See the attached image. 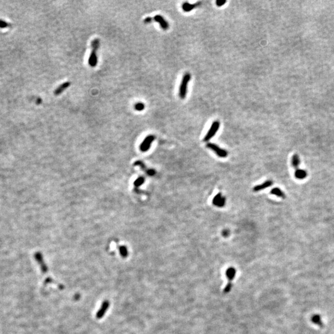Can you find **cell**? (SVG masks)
I'll use <instances>...</instances> for the list:
<instances>
[{"label":"cell","mask_w":334,"mask_h":334,"mask_svg":"<svg viewBox=\"0 0 334 334\" xmlns=\"http://www.w3.org/2000/svg\"><path fill=\"white\" fill-rule=\"evenodd\" d=\"M312 322H313L314 323L320 325V326H321V325H322V321H321V319H320V317L319 315L314 316L313 317H312Z\"/></svg>","instance_id":"18"},{"label":"cell","mask_w":334,"mask_h":334,"mask_svg":"<svg viewBox=\"0 0 334 334\" xmlns=\"http://www.w3.org/2000/svg\"><path fill=\"white\" fill-rule=\"evenodd\" d=\"M272 184H273V183H272V181H270V180L266 181L263 184L257 185V186H255L254 188H253V191H255V192H258V191H262V190L265 189L267 188L270 186H271Z\"/></svg>","instance_id":"11"},{"label":"cell","mask_w":334,"mask_h":334,"mask_svg":"<svg viewBox=\"0 0 334 334\" xmlns=\"http://www.w3.org/2000/svg\"><path fill=\"white\" fill-rule=\"evenodd\" d=\"M219 127H220V122L217 121H214L212 123V126H211L210 128L209 129V131L207 132V134L205 135V136L204 137V141L207 142V141H209V140H210V139H212L217 133L218 130L219 129Z\"/></svg>","instance_id":"5"},{"label":"cell","mask_w":334,"mask_h":334,"mask_svg":"<svg viewBox=\"0 0 334 334\" xmlns=\"http://www.w3.org/2000/svg\"><path fill=\"white\" fill-rule=\"evenodd\" d=\"M207 147L209 149L213 150L215 153V154H216L217 156H218L219 157L225 158L227 157V155H228L227 151H226L225 150L222 149V148L219 147L217 145L215 144H214V143L207 144Z\"/></svg>","instance_id":"4"},{"label":"cell","mask_w":334,"mask_h":334,"mask_svg":"<svg viewBox=\"0 0 334 334\" xmlns=\"http://www.w3.org/2000/svg\"><path fill=\"white\" fill-rule=\"evenodd\" d=\"M270 193H271L272 194H273V195H275L278 197H282L283 199L285 198V194L284 193V192H283L281 189H280L278 188H275L272 189Z\"/></svg>","instance_id":"15"},{"label":"cell","mask_w":334,"mask_h":334,"mask_svg":"<svg viewBox=\"0 0 334 334\" xmlns=\"http://www.w3.org/2000/svg\"><path fill=\"white\" fill-rule=\"evenodd\" d=\"M191 74L189 73H186L182 79L179 89V96L181 99H184L186 97L188 83L190 79H191Z\"/></svg>","instance_id":"2"},{"label":"cell","mask_w":334,"mask_h":334,"mask_svg":"<svg viewBox=\"0 0 334 334\" xmlns=\"http://www.w3.org/2000/svg\"><path fill=\"white\" fill-rule=\"evenodd\" d=\"M307 176V173L305 170H300V169H297V171L295 172V177L298 179L303 180Z\"/></svg>","instance_id":"14"},{"label":"cell","mask_w":334,"mask_h":334,"mask_svg":"<svg viewBox=\"0 0 334 334\" xmlns=\"http://www.w3.org/2000/svg\"><path fill=\"white\" fill-rule=\"evenodd\" d=\"M227 3L226 1H221V0H217L216 1V5L218 7H220L222 6L223 5H224V4H225Z\"/></svg>","instance_id":"22"},{"label":"cell","mask_w":334,"mask_h":334,"mask_svg":"<svg viewBox=\"0 0 334 334\" xmlns=\"http://www.w3.org/2000/svg\"><path fill=\"white\" fill-rule=\"evenodd\" d=\"M226 275L228 279V284L227 285L225 289L223 290L224 293H228L231 289L232 286L231 282L233 280V278H235V276L236 275V269L232 267L228 268L226 271Z\"/></svg>","instance_id":"3"},{"label":"cell","mask_w":334,"mask_h":334,"mask_svg":"<svg viewBox=\"0 0 334 334\" xmlns=\"http://www.w3.org/2000/svg\"><path fill=\"white\" fill-rule=\"evenodd\" d=\"M155 136H153V135H150V136L146 137L140 146V150L142 152L147 151L150 149L152 143L153 142Z\"/></svg>","instance_id":"6"},{"label":"cell","mask_w":334,"mask_h":334,"mask_svg":"<svg viewBox=\"0 0 334 334\" xmlns=\"http://www.w3.org/2000/svg\"><path fill=\"white\" fill-rule=\"evenodd\" d=\"M145 108V105L143 103L138 102L134 105V109L137 111H142Z\"/></svg>","instance_id":"19"},{"label":"cell","mask_w":334,"mask_h":334,"mask_svg":"<svg viewBox=\"0 0 334 334\" xmlns=\"http://www.w3.org/2000/svg\"><path fill=\"white\" fill-rule=\"evenodd\" d=\"M154 20L160 24V27H161L163 30L166 31L169 28L168 22L161 15H156L154 18Z\"/></svg>","instance_id":"9"},{"label":"cell","mask_w":334,"mask_h":334,"mask_svg":"<svg viewBox=\"0 0 334 334\" xmlns=\"http://www.w3.org/2000/svg\"><path fill=\"white\" fill-rule=\"evenodd\" d=\"M212 203L214 205L218 207H223L225 205L226 199L220 193H219L214 197Z\"/></svg>","instance_id":"7"},{"label":"cell","mask_w":334,"mask_h":334,"mask_svg":"<svg viewBox=\"0 0 334 334\" xmlns=\"http://www.w3.org/2000/svg\"><path fill=\"white\" fill-rule=\"evenodd\" d=\"M110 306V303L108 301H105L102 305L101 306V308L99 310L98 312H97V314H96V318L97 319H100L101 318H103V315L105 314V312L107 311V310L108 309Z\"/></svg>","instance_id":"10"},{"label":"cell","mask_w":334,"mask_h":334,"mask_svg":"<svg viewBox=\"0 0 334 334\" xmlns=\"http://www.w3.org/2000/svg\"><path fill=\"white\" fill-rule=\"evenodd\" d=\"M10 26V24L9 23L6 22V21L0 19V28L1 29H4V28H6Z\"/></svg>","instance_id":"21"},{"label":"cell","mask_w":334,"mask_h":334,"mask_svg":"<svg viewBox=\"0 0 334 334\" xmlns=\"http://www.w3.org/2000/svg\"><path fill=\"white\" fill-rule=\"evenodd\" d=\"M144 177H139L138 178L134 181V186L135 188H138L144 183Z\"/></svg>","instance_id":"17"},{"label":"cell","mask_w":334,"mask_h":334,"mask_svg":"<svg viewBox=\"0 0 334 334\" xmlns=\"http://www.w3.org/2000/svg\"><path fill=\"white\" fill-rule=\"evenodd\" d=\"M70 85H71V83L69 82H66L65 83L61 84V85L58 87H57L56 88V90H54V94L55 95H60L62 92H63L66 89V88H68L70 86Z\"/></svg>","instance_id":"12"},{"label":"cell","mask_w":334,"mask_h":334,"mask_svg":"<svg viewBox=\"0 0 334 334\" xmlns=\"http://www.w3.org/2000/svg\"><path fill=\"white\" fill-rule=\"evenodd\" d=\"M147 174L149 175V176H154L155 174V171L154 169H149V170H148Z\"/></svg>","instance_id":"23"},{"label":"cell","mask_w":334,"mask_h":334,"mask_svg":"<svg viewBox=\"0 0 334 334\" xmlns=\"http://www.w3.org/2000/svg\"><path fill=\"white\" fill-rule=\"evenodd\" d=\"M34 256H35V260L38 262V263H39L42 271L44 272V273H46V272L48 271V268H47V267H46V265L45 262L44 261L43 256H42V254L40 252H37L35 254Z\"/></svg>","instance_id":"8"},{"label":"cell","mask_w":334,"mask_h":334,"mask_svg":"<svg viewBox=\"0 0 334 334\" xmlns=\"http://www.w3.org/2000/svg\"><path fill=\"white\" fill-rule=\"evenodd\" d=\"M291 164H292V166L295 169L298 168V167L300 165V159L298 155L295 154L293 156L292 160H291Z\"/></svg>","instance_id":"16"},{"label":"cell","mask_w":334,"mask_h":334,"mask_svg":"<svg viewBox=\"0 0 334 334\" xmlns=\"http://www.w3.org/2000/svg\"><path fill=\"white\" fill-rule=\"evenodd\" d=\"M119 249L121 255L122 257H127V256H128V250H127V248L125 246H121L120 247Z\"/></svg>","instance_id":"20"},{"label":"cell","mask_w":334,"mask_h":334,"mask_svg":"<svg viewBox=\"0 0 334 334\" xmlns=\"http://www.w3.org/2000/svg\"><path fill=\"white\" fill-rule=\"evenodd\" d=\"M152 21V19L151 18H150V17H148V18H147L144 19V23L149 24V23H150Z\"/></svg>","instance_id":"24"},{"label":"cell","mask_w":334,"mask_h":334,"mask_svg":"<svg viewBox=\"0 0 334 334\" xmlns=\"http://www.w3.org/2000/svg\"><path fill=\"white\" fill-rule=\"evenodd\" d=\"M41 101H42V100H41V99H40V98L38 99L37 100V104H40L41 103Z\"/></svg>","instance_id":"25"},{"label":"cell","mask_w":334,"mask_h":334,"mask_svg":"<svg viewBox=\"0 0 334 334\" xmlns=\"http://www.w3.org/2000/svg\"><path fill=\"white\" fill-rule=\"evenodd\" d=\"M99 46H100V41L98 39H95L91 42L92 51L89 58H88V62L89 66L92 67H95L97 65V63H98V58H97V50L99 49Z\"/></svg>","instance_id":"1"},{"label":"cell","mask_w":334,"mask_h":334,"mask_svg":"<svg viewBox=\"0 0 334 334\" xmlns=\"http://www.w3.org/2000/svg\"><path fill=\"white\" fill-rule=\"evenodd\" d=\"M200 5V3H194V4H190L189 3H184L183 6V10H184V11L185 12H189L192 11L193 10H194V8H196V7H197L199 5Z\"/></svg>","instance_id":"13"}]
</instances>
